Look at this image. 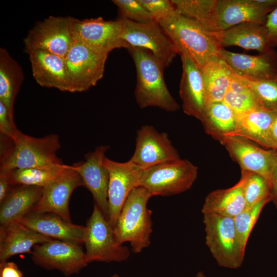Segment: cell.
<instances>
[{
  "instance_id": "obj_1",
  "label": "cell",
  "mask_w": 277,
  "mask_h": 277,
  "mask_svg": "<svg viewBox=\"0 0 277 277\" xmlns=\"http://www.w3.org/2000/svg\"><path fill=\"white\" fill-rule=\"evenodd\" d=\"M0 139V171L27 168L58 170L67 165L57 156L61 145L56 134L35 137L18 130L12 138L1 136Z\"/></svg>"
},
{
  "instance_id": "obj_2",
  "label": "cell",
  "mask_w": 277,
  "mask_h": 277,
  "mask_svg": "<svg viewBox=\"0 0 277 277\" xmlns=\"http://www.w3.org/2000/svg\"><path fill=\"white\" fill-rule=\"evenodd\" d=\"M136 70L135 100L142 109L155 107L174 112L180 107L166 85L164 68L151 52L144 48L129 47Z\"/></svg>"
},
{
  "instance_id": "obj_3",
  "label": "cell",
  "mask_w": 277,
  "mask_h": 277,
  "mask_svg": "<svg viewBox=\"0 0 277 277\" xmlns=\"http://www.w3.org/2000/svg\"><path fill=\"white\" fill-rule=\"evenodd\" d=\"M159 24L178 54L187 55L201 69L223 48L202 26L177 11Z\"/></svg>"
},
{
  "instance_id": "obj_4",
  "label": "cell",
  "mask_w": 277,
  "mask_h": 277,
  "mask_svg": "<svg viewBox=\"0 0 277 277\" xmlns=\"http://www.w3.org/2000/svg\"><path fill=\"white\" fill-rule=\"evenodd\" d=\"M152 195L142 187H135L126 199L113 227L117 241L129 242L131 250L141 252L150 244L152 211L147 207Z\"/></svg>"
},
{
  "instance_id": "obj_5",
  "label": "cell",
  "mask_w": 277,
  "mask_h": 277,
  "mask_svg": "<svg viewBox=\"0 0 277 277\" xmlns=\"http://www.w3.org/2000/svg\"><path fill=\"white\" fill-rule=\"evenodd\" d=\"M198 168L186 159L163 162L143 170L138 186L153 196H171L190 189Z\"/></svg>"
},
{
  "instance_id": "obj_6",
  "label": "cell",
  "mask_w": 277,
  "mask_h": 277,
  "mask_svg": "<svg viewBox=\"0 0 277 277\" xmlns=\"http://www.w3.org/2000/svg\"><path fill=\"white\" fill-rule=\"evenodd\" d=\"M205 243L219 266L238 269L245 252L240 245L233 217L203 214Z\"/></svg>"
},
{
  "instance_id": "obj_7",
  "label": "cell",
  "mask_w": 277,
  "mask_h": 277,
  "mask_svg": "<svg viewBox=\"0 0 277 277\" xmlns=\"http://www.w3.org/2000/svg\"><path fill=\"white\" fill-rule=\"evenodd\" d=\"M85 227L84 244L89 263L120 262L129 258V248L117 241L113 227L96 204Z\"/></svg>"
},
{
  "instance_id": "obj_8",
  "label": "cell",
  "mask_w": 277,
  "mask_h": 277,
  "mask_svg": "<svg viewBox=\"0 0 277 277\" xmlns=\"http://www.w3.org/2000/svg\"><path fill=\"white\" fill-rule=\"evenodd\" d=\"M71 23L74 41L97 53L108 55L113 49L130 47L122 38L123 27L119 18L105 21L98 17L80 20L71 17Z\"/></svg>"
},
{
  "instance_id": "obj_9",
  "label": "cell",
  "mask_w": 277,
  "mask_h": 277,
  "mask_svg": "<svg viewBox=\"0 0 277 277\" xmlns=\"http://www.w3.org/2000/svg\"><path fill=\"white\" fill-rule=\"evenodd\" d=\"M118 18L123 27L122 38L130 47L144 48L151 52L164 68L169 67L179 54L159 23L143 24Z\"/></svg>"
},
{
  "instance_id": "obj_10",
  "label": "cell",
  "mask_w": 277,
  "mask_h": 277,
  "mask_svg": "<svg viewBox=\"0 0 277 277\" xmlns=\"http://www.w3.org/2000/svg\"><path fill=\"white\" fill-rule=\"evenodd\" d=\"M30 254L35 264L66 276L78 273L89 264L82 245L58 240L35 245Z\"/></svg>"
},
{
  "instance_id": "obj_11",
  "label": "cell",
  "mask_w": 277,
  "mask_h": 277,
  "mask_svg": "<svg viewBox=\"0 0 277 277\" xmlns=\"http://www.w3.org/2000/svg\"><path fill=\"white\" fill-rule=\"evenodd\" d=\"M108 55L74 42L65 57L71 92H83L96 85L103 77Z\"/></svg>"
},
{
  "instance_id": "obj_12",
  "label": "cell",
  "mask_w": 277,
  "mask_h": 277,
  "mask_svg": "<svg viewBox=\"0 0 277 277\" xmlns=\"http://www.w3.org/2000/svg\"><path fill=\"white\" fill-rule=\"evenodd\" d=\"M74 42L69 16L45 18L37 23L24 39L25 48L39 49L64 58Z\"/></svg>"
},
{
  "instance_id": "obj_13",
  "label": "cell",
  "mask_w": 277,
  "mask_h": 277,
  "mask_svg": "<svg viewBox=\"0 0 277 277\" xmlns=\"http://www.w3.org/2000/svg\"><path fill=\"white\" fill-rule=\"evenodd\" d=\"M104 163L109 174L107 220L113 228L126 199L138 186L144 169L130 160L122 163L106 156Z\"/></svg>"
},
{
  "instance_id": "obj_14",
  "label": "cell",
  "mask_w": 277,
  "mask_h": 277,
  "mask_svg": "<svg viewBox=\"0 0 277 277\" xmlns=\"http://www.w3.org/2000/svg\"><path fill=\"white\" fill-rule=\"evenodd\" d=\"M84 186L80 174L67 165L52 182L43 187L40 199L31 212L50 213L71 222L69 203L73 191Z\"/></svg>"
},
{
  "instance_id": "obj_15",
  "label": "cell",
  "mask_w": 277,
  "mask_h": 277,
  "mask_svg": "<svg viewBox=\"0 0 277 277\" xmlns=\"http://www.w3.org/2000/svg\"><path fill=\"white\" fill-rule=\"evenodd\" d=\"M135 148L130 160L143 169L167 161L181 159L166 132H159L151 125L136 131Z\"/></svg>"
},
{
  "instance_id": "obj_16",
  "label": "cell",
  "mask_w": 277,
  "mask_h": 277,
  "mask_svg": "<svg viewBox=\"0 0 277 277\" xmlns=\"http://www.w3.org/2000/svg\"><path fill=\"white\" fill-rule=\"evenodd\" d=\"M277 7V0H217V31L247 23L264 25L267 15Z\"/></svg>"
},
{
  "instance_id": "obj_17",
  "label": "cell",
  "mask_w": 277,
  "mask_h": 277,
  "mask_svg": "<svg viewBox=\"0 0 277 277\" xmlns=\"http://www.w3.org/2000/svg\"><path fill=\"white\" fill-rule=\"evenodd\" d=\"M108 145L96 147L85 155V161L71 165L80 175L84 184L91 192L96 204L107 220L108 189L109 174L104 162Z\"/></svg>"
},
{
  "instance_id": "obj_18",
  "label": "cell",
  "mask_w": 277,
  "mask_h": 277,
  "mask_svg": "<svg viewBox=\"0 0 277 277\" xmlns=\"http://www.w3.org/2000/svg\"><path fill=\"white\" fill-rule=\"evenodd\" d=\"M220 142L241 170L259 174L269 182L277 160V150L263 149L253 142L239 136H226Z\"/></svg>"
},
{
  "instance_id": "obj_19",
  "label": "cell",
  "mask_w": 277,
  "mask_h": 277,
  "mask_svg": "<svg viewBox=\"0 0 277 277\" xmlns=\"http://www.w3.org/2000/svg\"><path fill=\"white\" fill-rule=\"evenodd\" d=\"M182 74L180 95L184 112L200 121L208 105L207 90L201 69L185 54L181 55Z\"/></svg>"
},
{
  "instance_id": "obj_20",
  "label": "cell",
  "mask_w": 277,
  "mask_h": 277,
  "mask_svg": "<svg viewBox=\"0 0 277 277\" xmlns=\"http://www.w3.org/2000/svg\"><path fill=\"white\" fill-rule=\"evenodd\" d=\"M219 57L235 74L249 80H263L277 76V53L273 48L257 55L232 52L223 48Z\"/></svg>"
},
{
  "instance_id": "obj_21",
  "label": "cell",
  "mask_w": 277,
  "mask_h": 277,
  "mask_svg": "<svg viewBox=\"0 0 277 277\" xmlns=\"http://www.w3.org/2000/svg\"><path fill=\"white\" fill-rule=\"evenodd\" d=\"M25 50L29 55L33 77L39 85L71 92L64 57L36 48Z\"/></svg>"
},
{
  "instance_id": "obj_22",
  "label": "cell",
  "mask_w": 277,
  "mask_h": 277,
  "mask_svg": "<svg viewBox=\"0 0 277 277\" xmlns=\"http://www.w3.org/2000/svg\"><path fill=\"white\" fill-rule=\"evenodd\" d=\"M21 223L52 239L84 244L86 227L73 224L56 214L30 212Z\"/></svg>"
},
{
  "instance_id": "obj_23",
  "label": "cell",
  "mask_w": 277,
  "mask_h": 277,
  "mask_svg": "<svg viewBox=\"0 0 277 277\" xmlns=\"http://www.w3.org/2000/svg\"><path fill=\"white\" fill-rule=\"evenodd\" d=\"M209 34L222 47L236 46L245 49L255 50L260 53L268 51L264 25L247 23L217 31H208Z\"/></svg>"
},
{
  "instance_id": "obj_24",
  "label": "cell",
  "mask_w": 277,
  "mask_h": 277,
  "mask_svg": "<svg viewBox=\"0 0 277 277\" xmlns=\"http://www.w3.org/2000/svg\"><path fill=\"white\" fill-rule=\"evenodd\" d=\"M43 188L39 186L14 185L0 204V227L21 222L38 202Z\"/></svg>"
},
{
  "instance_id": "obj_25",
  "label": "cell",
  "mask_w": 277,
  "mask_h": 277,
  "mask_svg": "<svg viewBox=\"0 0 277 277\" xmlns=\"http://www.w3.org/2000/svg\"><path fill=\"white\" fill-rule=\"evenodd\" d=\"M51 240L21 222L0 227V263L15 255L30 254L35 245Z\"/></svg>"
},
{
  "instance_id": "obj_26",
  "label": "cell",
  "mask_w": 277,
  "mask_h": 277,
  "mask_svg": "<svg viewBox=\"0 0 277 277\" xmlns=\"http://www.w3.org/2000/svg\"><path fill=\"white\" fill-rule=\"evenodd\" d=\"M275 111L263 106L237 114L235 130L229 136H239L267 147L269 130Z\"/></svg>"
},
{
  "instance_id": "obj_27",
  "label": "cell",
  "mask_w": 277,
  "mask_h": 277,
  "mask_svg": "<svg viewBox=\"0 0 277 277\" xmlns=\"http://www.w3.org/2000/svg\"><path fill=\"white\" fill-rule=\"evenodd\" d=\"M247 207L241 184L210 192L206 197L202 208L205 213H214L234 217Z\"/></svg>"
},
{
  "instance_id": "obj_28",
  "label": "cell",
  "mask_w": 277,
  "mask_h": 277,
  "mask_svg": "<svg viewBox=\"0 0 277 277\" xmlns=\"http://www.w3.org/2000/svg\"><path fill=\"white\" fill-rule=\"evenodd\" d=\"M24 80L23 70L19 64L8 52L0 48V102L14 117V105L16 96Z\"/></svg>"
},
{
  "instance_id": "obj_29",
  "label": "cell",
  "mask_w": 277,
  "mask_h": 277,
  "mask_svg": "<svg viewBox=\"0 0 277 277\" xmlns=\"http://www.w3.org/2000/svg\"><path fill=\"white\" fill-rule=\"evenodd\" d=\"M205 132L221 142L230 135L237 125V113L223 102L208 104L200 120Z\"/></svg>"
},
{
  "instance_id": "obj_30",
  "label": "cell",
  "mask_w": 277,
  "mask_h": 277,
  "mask_svg": "<svg viewBox=\"0 0 277 277\" xmlns=\"http://www.w3.org/2000/svg\"><path fill=\"white\" fill-rule=\"evenodd\" d=\"M201 71L207 90L208 104L223 102L233 77L232 70L219 56H215Z\"/></svg>"
},
{
  "instance_id": "obj_31",
  "label": "cell",
  "mask_w": 277,
  "mask_h": 277,
  "mask_svg": "<svg viewBox=\"0 0 277 277\" xmlns=\"http://www.w3.org/2000/svg\"><path fill=\"white\" fill-rule=\"evenodd\" d=\"M177 12L192 19L208 31H217V0H171Z\"/></svg>"
},
{
  "instance_id": "obj_32",
  "label": "cell",
  "mask_w": 277,
  "mask_h": 277,
  "mask_svg": "<svg viewBox=\"0 0 277 277\" xmlns=\"http://www.w3.org/2000/svg\"><path fill=\"white\" fill-rule=\"evenodd\" d=\"M223 102L237 114L261 106L250 88L234 72Z\"/></svg>"
},
{
  "instance_id": "obj_33",
  "label": "cell",
  "mask_w": 277,
  "mask_h": 277,
  "mask_svg": "<svg viewBox=\"0 0 277 277\" xmlns=\"http://www.w3.org/2000/svg\"><path fill=\"white\" fill-rule=\"evenodd\" d=\"M239 181L247 207L266 198L271 197L269 182L262 175L241 170V176Z\"/></svg>"
},
{
  "instance_id": "obj_34",
  "label": "cell",
  "mask_w": 277,
  "mask_h": 277,
  "mask_svg": "<svg viewBox=\"0 0 277 277\" xmlns=\"http://www.w3.org/2000/svg\"><path fill=\"white\" fill-rule=\"evenodd\" d=\"M66 166L58 170L27 168L7 171L10 181L14 185H24L44 187L54 180Z\"/></svg>"
},
{
  "instance_id": "obj_35",
  "label": "cell",
  "mask_w": 277,
  "mask_h": 277,
  "mask_svg": "<svg viewBox=\"0 0 277 277\" xmlns=\"http://www.w3.org/2000/svg\"><path fill=\"white\" fill-rule=\"evenodd\" d=\"M271 201V197L247 207L234 217L236 231L241 248L245 252L248 240L264 207Z\"/></svg>"
},
{
  "instance_id": "obj_36",
  "label": "cell",
  "mask_w": 277,
  "mask_h": 277,
  "mask_svg": "<svg viewBox=\"0 0 277 277\" xmlns=\"http://www.w3.org/2000/svg\"><path fill=\"white\" fill-rule=\"evenodd\" d=\"M241 78L250 88L261 106L277 111V76L270 79L255 81Z\"/></svg>"
},
{
  "instance_id": "obj_37",
  "label": "cell",
  "mask_w": 277,
  "mask_h": 277,
  "mask_svg": "<svg viewBox=\"0 0 277 277\" xmlns=\"http://www.w3.org/2000/svg\"><path fill=\"white\" fill-rule=\"evenodd\" d=\"M112 2L117 6L121 18L143 24L154 22L140 0H113Z\"/></svg>"
},
{
  "instance_id": "obj_38",
  "label": "cell",
  "mask_w": 277,
  "mask_h": 277,
  "mask_svg": "<svg viewBox=\"0 0 277 277\" xmlns=\"http://www.w3.org/2000/svg\"><path fill=\"white\" fill-rule=\"evenodd\" d=\"M140 1L151 14L154 21L157 23L171 16L177 11L171 0H140Z\"/></svg>"
},
{
  "instance_id": "obj_39",
  "label": "cell",
  "mask_w": 277,
  "mask_h": 277,
  "mask_svg": "<svg viewBox=\"0 0 277 277\" xmlns=\"http://www.w3.org/2000/svg\"><path fill=\"white\" fill-rule=\"evenodd\" d=\"M18 131L14 117L10 115L7 108L0 102V135L12 138Z\"/></svg>"
},
{
  "instance_id": "obj_40",
  "label": "cell",
  "mask_w": 277,
  "mask_h": 277,
  "mask_svg": "<svg viewBox=\"0 0 277 277\" xmlns=\"http://www.w3.org/2000/svg\"><path fill=\"white\" fill-rule=\"evenodd\" d=\"M264 27L269 47H277V7L267 15Z\"/></svg>"
},
{
  "instance_id": "obj_41",
  "label": "cell",
  "mask_w": 277,
  "mask_h": 277,
  "mask_svg": "<svg viewBox=\"0 0 277 277\" xmlns=\"http://www.w3.org/2000/svg\"><path fill=\"white\" fill-rule=\"evenodd\" d=\"M0 277H23L22 271L13 262L0 263Z\"/></svg>"
},
{
  "instance_id": "obj_42",
  "label": "cell",
  "mask_w": 277,
  "mask_h": 277,
  "mask_svg": "<svg viewBox=\"0 0 277 277\" xmlns=\"http://www.w3.org/2000/svg\"><path fill=\"white\" fill-rule=\"evenodd\" d=\"M13 186L8 171H0V204L7 196Z\"/></svg>"
},
{
  "instance_id": "obj_43",
  "label": "cell",
  "mask_w": 277,
  "mask_h": 277,
  "mask_svg": "<svg viewBox=\"0 0 277 277\" xmlns=\"http://www.w3.org/2000/svg\"><path fill=\"white\" fill-rule=\"evenodd\" d=\"M267 148L277 150V111H275L273 120L269 130Z\"/></svg>"
},
{
  "instance_id": "obj_44",
  "label": "cell",
  "mask_w": 277,
  "mask_h": 277,
  "mask_svg": "<svg viewBox=\"0 0 277 277\" xmlns=\"http://www.w3.org/2000/svg\"><path fill=\"white\" fill-rule=\"evenodd\" d=\"M271 201L277 209V160L269 181Z\"/></svg>"
},
{
  "instance_id": "obj_45",
  "label": "cell",
  "mask_w": 277,
  "mask_h": 277,
  "mask_svg": "<svg viewBox=\"0 0 277 277\" xmlns=\"http://www.w3.org/2000/svg\"><path fill=\"white\" fill-rule=\"evenodd\" d=\"M195 277H206V276L202 271H200L196 273Z\"/></svg>"
},
{
  "instance_id": "obj_46",
  "label": "cell",
  "mask_w": 277,
  "mask_h": 277,
  "mask_svg": "<svg viewBox=\"0 0 277 277\" xmlns=\"http://www.w3.org/2000/svg\"><path fill=\"white\" fill-rule=\"evenodd\" d=\"M111 277H119L117 274H114Z\"/></svg>"
}]
</instances>
